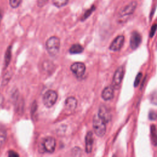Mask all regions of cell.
Here are the masks:
<instances>
[{
	"label": "cell",
	"mask_w": 157,
	"mask_h": 157,
	"mask_svg": "<svg viewBox=\"0 0 157 157\" xmlns=\"http://www.w3.org/2000/svg\"><path fill=\"white\" fill-rule=\"evenodd\" d=\"M45 45L48 53L51 56H55L59 51L60 40L56 36H52L47 40Z\"/></svg>",
	"instance_id": "cell-1"
},
{
	"label": "cell",
	"mask_w": 157,
	"mask_h": 157,
	"mask_svg": "<svg viewBox=\"0 0 157 157\" xmlns=\"http://www.w3.org/2000/svg\"><path fill=\"white\" fill-rule=\"evenodd\" d=\"M93 128L94 132L99 137L104 136L106 131L105 123L97 115H95L93 120Z\"/></svg>",
	"instance_id": "cell-2"
},
{
	"label": "cell",
	"mask_w": 157,
	"mask_h": 157,
	"mask_svg": "<svg viewBox=\"0 0 157 157\" xmlns=\"http://www.w3.org/2000/svg\"><path fill=\"white\" fill-rule=\"evenodd\" d=\"M58 99V94L55 91L50 90L47 91L43 96V103L46 107H52Z\"/></svg>",
	"instance_id": "cell-3"
},
{
	"label": "cell",
	"mask_w": 157,
	"mask_h": 157,
	"mask_svg": "<svg viewBox=\"0 0 157 157\" xmlns=\"http://www.w3.org/2000/svg\"><path fill=\"white\" fill-rule=\"evenodd\" d=\"M85 69L86 67L85 64L81 62L74 63L71 66V71L77 78L82 77L83 75Z\"/></svg>",
	"instance_id": "cell-4"
},
{
	"label": "cell",
	"mask_w": 157,
	"mask_h": 157,
	"mask_svg": "<svg viewBox=\"0 0 157 157\" xmlns=\"http://www.w3.org/2000/svg\"><path fill=\"white\" fill-rule=\"evenodd\" d=\"M56 141L52 137H47L44 139L42 142V147L44 150L48 153H53L55 150Z\"/></svg>",
	"instance_id": "cell-5"
},
{
	"label": "cell",
	"mask_w": 157,
	"mask_h": 157,
	"mask_svg": "<svg viewBox=\"0 0 157 157\" xmlns=\"http://www.w3.org/2000/svg\"><path fill=\"white\" fill-rule=\"evenodd\" d=\"M124 75V69L123 66H120L114 73L113 79H112V83H113V88H118V86L120 85L123 78Z\"/></svg>",
	"instance_id": "cell-6"
},
{
	"label": "cell",
	"mask_w": 157,
	"mask_h": 157,
	"mask_svg": "<svg viewBox=\"0 0 157 157\" xmlns=\"http://www.w3.org/2000/svg\"><path fill=\"white\" fill-rule=\"evenodd\" d=\"M137 7V3L136 1L131 2L123 8L121 9L119 13V15L121 18H124L125 17H128L133 13L136 8Z\"/></svg>",
	"instance_id": "cell-7"
},
{
	"label": "cell",
	"mask_w": 157,
	"mask_h": 157,
	"mask_svg": "<svg viewBox=\"0 0 157 157\" xmlns=\"http://www.w3.org/2000/svg\"><path fill=\"white\" fill-rule=\"evenodd\" d=\"M98 115L105 124L109 123L111 119V113L109 110L106 106L104 105H102L99 107Z\"/></svg>",
	"instance_id": "cell-8"
},
{
	"label": "cell",
	"mask_w": 157,
	"mask_h": 157,
	"mask_svg": "<svg viewBox=\"0 0 157 157\" xmlns=\"http://www.w3.org/2000/svg\"><path fill=\"white\" fill-rule=\"evenodd\" d=\"M124 41V37L123 35H120L117 36L111 43L109 49L110 50L117 52L121 49Z\"/></svg>",
	"instance_id": "cell-9"
},
{
	"label": "cell",
	"mask_w": 157,
	"mask_h": 157,
	"mask_svg": "<svg viewBox=\"0 0 157 157\" xmlns=\"http://www.w3.org/2000/svg\"><path fill=\"white\" fill-rule=\"evenodd\" d=\"M142 42L141 35L137 31H134L130 38V47L131 49L136 50Z\"/></svg>",
	"instance_id": "cell-10"
},
{
	"label": "cell",
	"mask_w": 157,
	"mask_h": 157,
	"mask_svg": "<svg viewBox=\"0 0 157 157\" xmlns=\"http://www.w3.org/2000/svg\"><path fill=\"white\" fill-rule=\"evenodd\" d=\"M93 144V136L91 131L87 132L85 137V150L87 153H90L92 151Z\"/></svg>",
	"instance_id": "cell-11"
},
{
	"label": "cell",
	"mask_w": 157,
	"mask_h": 157,
	"mask_svg": "<svg viewBox=\"0 0 157 157\" xmlns=\"http://www.w3.org/2000/svg\"><path fill=\"white\" fill-rule=\"evenodd\" d=\"M77 105V101L74 97H69L67 98L64 103V107L66 110L69 111L74 110Z\"/></svg>",
	"instance_id": "cell-12"
},
{
	"label": "cell",
	"mask_w": 157,
	"mask_h": 157,
	"mask_svg": "<svg viewBox=\"0 0 157 157\" xmlns=\"http://www.w3.org/2000/svg\"><path fill=\"white\" fill-rule=\"evenodd\" d=\"M101 97L104 101H109L113 98V86H107L102 91Z\"/></svg>",
	"instance_id": "cell-13"
},
{
	"label": "cell",
	"mask_w": 157,
	"mask_h": 157,
	"mask_svg": "<svg viewBox=\"0 0 157 157\" xmlns=\"http://www.w3.org/2000/svg\"><path fill=\"white\" fill-rule=\"evenodd\" d=\"M83 50V47L81 45L75 44H73L69 48V53L71 54H78L82 53Z\"/></svg>",
	"instance_id": "cell-14"
},
{
	"label": "cell",
	"mask_w": 157,
	"mask_h": 157,
	"mask_svg": "<svg viewBox=\"0 0 157 157\" xmlns=\"http://www.w3.org/2000/svg\"><path fill=\"white\" fill-rule=\"evenodd\" d=\"M12 57V50L11 46H9L6 50L5 56H4V68L7 67Z\"/></svg>",
	"instance_id": "cell-15"
},
{
	"label": "cell",
	"mask_w": 157,
	"mask_h": 157,
	"mask_svg": "<svg viewBox=\"0 0 157 157\" xmlns=\"http://www.w3.org/2000/svg\"><path fill=\"white\" fill-rule=\"evenodd\" d=\"M150 131H151V136L152 142H153L154 145L156 146V126H155V125L153 124V125L151 126Z\"/></svg>",
	"instance_id": "cell-16"
},
{
	"label": "cell",
	"mask_w": 157,
	"mask_h": 157,
	"mask_svg": "<svg viewBox=\"0 0 157 157\" xmlns=\"http://www.w3.org/2000/svg\"><path fill=\"white\" fill-rule=\"evenodd\" d=\"M69 0H52L53 4L57 7H61L66 6Z\"/></svg>",
	"instance_id": "cell-17"
},
{
	"label": "cell",
	"mask_w": 157,
	"mask_h": 157,
	"mask_svg": "<svg viewBox=\"0 0 157 157\" xmlns=\"http://www.w3.org/2000/svg\"><path fill=\"white\" fill-rule=\"evenodd\" d=\"M21 0H9V4L12 8H17L19 6Z\"/></svg>",
	"instance_id": "cell-18"
},
{
	"label": "cell",
	"mask_w": 157,
	"mask_h": 157,
	"mask_svg": "<svg viewBox=\"0 0 157 157\" xmlns=\"http://www.w3.org/2000/svg\"><path fill=\"white\" fill-rule=\"evenodd\" d=\"M142 74L141 72H139L136 77V78H135V80H134V87H136L137 86V85L139 84V82L142 78Z\"/></svg>",
	"instance_id": "cell-19"
},
{
	"label": "cell",
	"mask_w": 157,
	"mask_h": 157,
	"mask_svg": "<svg viewBox=\"0 0 157 157\" xmlns=\"http://www.w3.org/2000/svg\"><path fill=\"white\" fill-rule=\"evenodd\" d=\"M6 137V133L3 130H0V147L4 143Z\"/></svg>",
	"instance_id": "cell-20"
},
{
	"label": "cell",
	"mask_w": 157,
	"mask_h": 157,
	"mask_svg": "<svg viewBox=\"0 0 157 157\" xmlns=\"http://www.w3.org/2000/svg\"><path fill=\"white\" fill-rule=\"evenodd\" d=\"M72 153L74 156H80L81 155V149L78 147H75L72 150Z\"/></svg>",
	"instance_id": "cell-21"
},
{
	"label": "cell",
	"mask_w": 157,
	"mask_h": 157,
	"mask_svg": "<svg viewBox=\"0 0 157 157\" xmlns=\"http://www.w3.org/2000/svg\"><path fill=\"white\" fill-rule=\"evenodd\" d=\"M148 117H149V119L150 120H155L156 118V113L155 110H151L150 112H149V114H148Z\"/></svg>",
	"instance_id": "cell-22"
},
{
	"label": "cell",
	"mask_w": 157,
	"mask_h": 157,
	"mask_svg": "<svg viewBox=\"0 0 157 157\" xmlns=\"http://www.w3.org/2000/svg\"><path fill=\"white\" fill-rule=\"evenodd\" d=\"M156 24H154L151 28V30H150V36L151 37L154 36L155 33V31H156Z\"/></svg>",
	"instance_id": "cell-23"
},
{
	"label": "cell",
	"mask_w": 157,
	"mask_h": 157,
	"mask_svg": "<svg viewBox=\"0 0 157 157\" xmlns=\"http://www.w3.org/2000/svg\"><path fill=\"white\" fill-rule=\"evenodd\" d=\"M8 156H12V157H17V156H19V155L14 151H9Z\"/></svg>",
	"instance_id": "cell-24"
},
{
	"label": "cell",
	"mask_w": 157,
	"mask_h": 157,
	"mask_svg": "<svg viewBox=\"0 0 157 157\" xmlns=\"http://www.w3.org/2000/svg\"><path fill=\"white\" fill-rule=\"evenodd\" d=\"M47 1L48 0H37V5L40 7H42L46 4Z\"/></svg>",
	"instance_id": "cell-25"
},
{
	"label": "cell",
	"mask_w": 157,
	"mask_h": 157,
	"mask_svg": "<svg viewBox=\"0 0 157 157\" xmlns=\"http://www.w3.org/2000/svg\"><path fill=\"white\" fill-rule=\"evenodd\" d=\"M1 19H2V15H1V14L0 13V23H1Z\"/></svg>",
	"instance_id": "cell-26"
}]
</instances>
